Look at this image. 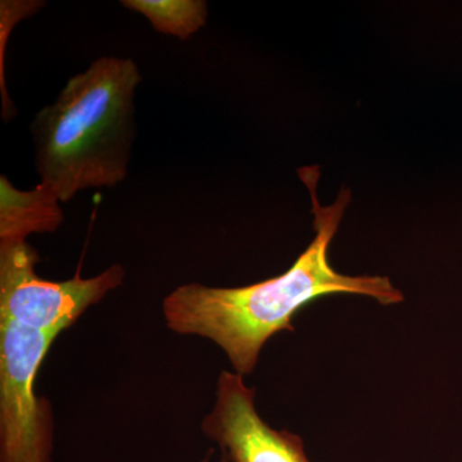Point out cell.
<instances>
[{"label": "cell", "mask_w": 462, "mask_h": 462, "mask_svg": "<svg viewBox=\"0 0 462 462\" xmlns=\"http://www.w3.org/2000/svg\"><path fill=\"white\" fill-rule=\"evenodd\" d=\"M298 175L311 194L316 236L287 272L238 288L188 282L162 300L170 330L215 343L233 372L245 378L256 369L266 343L281 331H294L298 312L319 298L351 294L372 298L382 306L398 305L404 300L388 276L346 275L331 266L330 245L351 203V190L343 188L333 205L322 207L316 191L319 167H303Z\"/></svg>", "instance_id": "cell-1"}, {"label": "cell", "mask_w": 462, "mask_h": 462, "mask_svg": "<svg viewBox=\"0 0 462 462\" xmlns=\"http://www.w3.org/2000/svg\"><path fill=\"white\" fill-rule=\"evenodd\" d=\"M141 83L132 58L100 57L69 79L56 102L35 116L36 172L60 203L80 191L114 188L126 179L136 136L135 91Z\"/></svg>", "instance_id": "cell-2"}, {"label": "cell", "mask_w": 462, "mask_h": 462, "mask_svg": "<svg viewBox=\"0 0 462 462\" xmlns=\"http://www.w3.org/2000/svg\"><path fill=\"white\" fill-rule=\"evenodd\" d=\"M54 340L0 319V462H51L53 411L35 383Z\"/></svg>", "instance_id": "cell-3"}, {"label": "cell", "mask_w": 462, "mask_h": 462, "mask_svg": "<svg viewBox=\"0 0 462 462\" xmlns=\"http://www.w3.org/2000/svg\"><path fill=\"white\" fill-rule=\"evenodd\" d=\"M38 252L29 243H0V319L56 338L121 287L126 275L115 263L93 278L78 273L69 281L51 282L38 275Z\"/></svg>", "instance_id": "cell-4"}, {"label": "cell", "mask_w": 462, "mask_h": 462, "mask_svg": "<svg viewBox=\"0 0 462 462\" xmlns=\"http://www.w3.org/2000/svg\"><path fill=\"white\" fill-rule=\"evenodd\" d=\"M200 430L226 462H311L302 438L270 427L256 406V389L245 376L224 370L216 384L211 411Z\"/></svg>", "instance_id": "cell-5"}, {"label": "cell", "mask_w": 462, "mask_h": 462, "mask_svg": "<svg viewBox=\"0 0 462 462\" xmlns=\"http://www.w3.org/2000/svg\"><path fill=\"white\" fill-rule=\"evenodd\" d=\"M65 221L60 200L47 185L18 190L0 176V243L27 242L32 234L54 233Z\"/></svg>", "instance_id": "cell-6"}, {"label": "cell", "mask_w": 462, "mask_h": 462, "mask_svg": "<svg viewBox=\"0 0 462 462\" xmlns=\"http://www.w3.org/2000/svg\"><path fill=\"white\" fill-rule=\"evenodd\" d=\"M121 5L147 18L157 32L187 41L206 25L205 0H123Z\"/></svg>", "instance_id": "cell-7"}, {"label": "cell", "mask_w": 462, "mask_h": 462, "mask_svg": "<svg viewBox=\"0 0 462 462\" xmlns=\"http://www.w3.org/2000/svg\"><path fill=\"white\" fill-rule=\"evenodd\" d=\"M47 3L42 0H2L0 2V93H2V117L5 123L17 115L5 88V51L12 30L20 21L38 14Z\"/></svg>", "instance_id": "cell-8"}, {"label": "cell", "mask_w": 462, "mask_h": 462, "mask_svg": "<svg viewBox=\"0 0 462 462\" xmlns=\"http://www.w3.org/2000/svg\"><path fill=\"white\" fill-rule=\"evenodd\" d=\"M215 456V449H211V451H208V454L205 456V458H203L200 462H226L224 457H220V460L215 461L214 460Z\"/></svg>", "instance_id": "cell-9"}]
</instances>
